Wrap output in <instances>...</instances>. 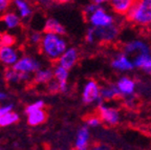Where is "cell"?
Segmentation results:
<instances>
[{
	"label": "cell",
	"mask_w": 151,
	"mask_h": 150,
	"mask_svg": "<svg viewBox=\"0 0 151 150\" xmlns=\"http://www.w3.org/2000/svg\"><path fill=\"white\" fill-rule=\"evenodd\" d=\"M67 48L68 44L64 37L50 33L43 34L42 41L40 43V49L43 56L48 60L57 62Z\"/></svg>",
	"instance_id": "cell-1"
},
{
	"label": "cell",
	"mask_w": 151,
	"mask_h": 150,
	"mask_svg": "<svg viewBox=\"0 0 151 150\" xmlns=\"http://www.w3.org/2000/svg\"><path fill=\"white\" fill-rule=\"evenodd\" d=\"M130 21L139 26L151 25V0L134 1L127 14Z\"/></svg>",
	"instance_id": "cell-2"
},
{
	"label": "cell",
	"mask_w": 151,
	"mask_h": 150,
	"mask_svg": "<svg viewBox=\"0 0 151 150\" xmlns=\"http://www.w3.org/2000/svg\"><path fill=\"white\" fill-rule=\"evenodd\" d=\"M97 115L100 118L101 122L105 123L108 126H116L120 123V110L114 106L110 105V104L101 102L97 105Z\"/></svg>",
	"instance_id": "cell-3"
},
{
	"label": "cell",
	"mask_w": 151,
	"mask_h": 150,
	"mask_svg": "<svg viewBox=\"0 0 151 150\" xmlns=\"http://www.w3.org/2000/svg\"><path fill=\"white\" fill-rule=\"evenodd\" d=\"M90 26L93 28H102L116 23V18L104 6L99 7L90 16L87 17Z\"/></svg>",
	"instance_id": "cell-4"
},
{
	"label": "cell",
	"mask_w": 151,
	"mask_h": 150,
	"mask_svg": "<svg viewBox=\"0 0 151 150\" xmlns=\"http://www.w3.org/2000/svg\"><path fill=\"white\" fill-rule=\"evenodd\" d=\"M101 85L96 80H88L82 88V101L86 105L92 104H100L102 102L101 94Z\"/></svg>",
	"instance_id": "cell-5"
},
{
	"label": "cell",
	"mask_w": 151,
	"mask_h": 150,
	"mask_svg": "<svg viewBox=\"0 0 151 150\" xmlns=\"http://www.w3.org/2000/svg\"><path fill=\"white\" fill-rule=\"evenodd\" d=\"M12 68L19 73L32 75L41 68V62L38 59L33 58L32 56L24 55L19 58L18 61L12 66Z\"/></svg>",
	"instance_id": "cell-6"
},
{
	"label": "cell",
	"mask_w": 151,
	"mask_h": 150,
	"mask_svg": "<svg viewBox=\"0 0 151 150\" xmlns=\"http://www.w3.org/2000/svg\"><path fill=\"white\" fill-rule=\"evenodd\" d=\"M116 86L120 92L121 98L124 100L134 99L135 92H137V82L129 76H122L116 80Z\"/></svg>",
	"instance_id": "cell-7"
},
{
	"label": "cell",
	"mask_w": 151,
	"mask_h": 150,
	"mask_svg": "<svg viewBox=\"0 0 151 150\" xmlns=\"http://www.w3.org/2000/svg\"><path fill=\"white\" fill-rule=\"evenodd\" d=\"M123 53L129 56L130 58L131 57L134 58L139 55L151 54V48L146 41L141 39H134L125 43V45L123 47Z\"/></svg>",
	"instance_id": "cell-8"
},
{
	"label": "cell",
	"mask_w": 151,
	"mask_h": 150,
	"mask_svg": "<svg viewBox=\"0 0 151 150\" xmlns=\"http://www.w3.org/2000/svg\"><path fill=\"white\" fill-rule=\"evenodd\" d=\"M94 35H96V41H99L101 43H111L118 39L120 35V28L116 23L106 27L94 28Z\"/></svg>",
	"instance_id": "cell-9"
},
{
	"label": "cell",
	"mask_w": 151,
	"mask_h": 150,
	"mask_svg": "<svg viewBox=\"0 0 151 150\" xmlns=\"http://www.w3.org/2000/svg\"><path fill=\"white\" fill-rule=\"evenodd\" d=\"M110 65L114 71H120V73H128L134 68L132 58H130L124 53H119L113 57Z\"/></svg>",
	"instance_id": "cell-10"
},
{
	"label": "cell",
	"mask_w": 151,
	"mask_h": 150,
	"mask_svg": "<svg viewBox=\"0 0 151 150\" xmlns=\"http://www.w3.org/2000/svg\"><path fill=\"white\" fill-rule=\"evenodd\" d=\"M79 50L76 47H68L65 52L62 54V56L58 59L57 65L65 68L67 71H70L71 68L77 64L79 61Z\"/></svg>",
	"instance_id": "cell-11"
},
{
	"label": "cell",
	"mask_w": 151,
	"mask_h": 150,
	"mask_svg": "<svg viewBox=\"0 0 151 150\" xmlns=\"http://www.w3.org/2000/svg\"><path fill=\"white\" fill-rule=\"evenodd\" d=\"M90 148V130L85 125L81 126L76 133L75 149L88 150Z\"/></svg>",
	"instance_id": "cell-12"
},
{
	"label": "cell",
	"mask_w": 151,
	"mask_h": 150,
	"mask_svg": "<svg viewBox=\"0 0 151 150\" xmlns=\"http://www.w3.org/2000/svg\"><path fill=\"white\" fill-rule=\"evenodd\" d=\"M20 53L14 46H0V62L12 67L20 58Z\"/></svg>",
	"instance_id": "cell-13"
},
{
	"label": "cell",
	"mask_w": 151,
	"mask_h": 150,
	"mask_svg": "<svg viewBox=\"0 0 151 150\" xmlns=\"http://www.w3.org/2000/svg\"><path fill=\"white\" fill-rule=\"evenodd\" d=\"M52 74H54V80H56L60 86V92H67L68 90V77L69 71L65 68L61 67L59 65H56L52 68Z\"/></svg>",
	"instance_id": "cell-14"
},
{
	"label": "cell",
	"mask_w": 151,
	"mask_h": 150,
	"mask_svg": "<svg viewBox=\"0 0 151 150\" xmlns=\"http://www.w3.org/2000/svg\"><path fill=\"white\" fill-rule=\"evenodd\" d=\"M31 75L27 74H22L16 71L12 67L6 68L4 71V80L7 83L11 84H18V83H24L31 80Z\"/></svg>",
	"instance_id": "cell-15"
},
{
	"label": "cell",
	"mask_w": 151,
	"mask_h": 150,
	"mask_svg": "<svg viewBox=\"0 0 151 150\" xmlns=\"http://www.w3.org/2000/svg\"><path fill=\"white\" fill-rule=\"evenodd\" d=\"M100 94H101L102 102H105V103L114 101L116 99L121 98L120 92H119L116 84H112V83H109V84H105L104 86H101Z\"/></svg>",
	"instance_id": "cell-16"
},
{
	"label": "cell",
	"mask_w": 151,
	"mask_h": 150,
	"mask_svg": "<svg viewBox=\"0 0 151 150\" xmlns=\"http://www.w3.org/2000/svg\"><path fill=\"white\" fill-rule=\"evenodd\" d=\"M43 30H44V33L55 34V35H59V36H62V37L66 34L65 26H64L59 20H57L56 18L46 19Z\"/></svg>",
	"instance_id": "cell-17"
},
{
	"label": "cell",
	"mask_w": 151,
	"mask_h": 150,
	"mask_svg": "<svg viewBox=\"0 0 151 150\" xmlns=\"http://www.w3.org/2000/svg\"><path fill=\"white\" fill-rule=\"evenodd\" d=\"M15 9L17 11V15L20 17V19L23 20H27L28 18H31L33 15V9H32L31 4L27 1L24 0H15L13 1Z\"/></svg>",
	"instance_id": "cell-18"
},
{
	"label": "cell",
	"mask_w": 151,
	"mask_h": 150,
	"mask_svg": "<svg viewBox=\"0 0 151 150\" xmlns=\"http://www.w3.org/2000/svg\"><path fill=\"white\" fill-rule=\"evenodd\" d=\"M132 61H133L134 67L151 76V54L139 55V56L132 58Z\"/></svg>",
	"instance_id": "cell-19"
},
{
	"label": "cell",
	"mask_w": 151,
	"mask_h": 150,
	"mask_svg": "<svg viewBox=\"0 0 151 150\" xmlns=\"http://www.w3.org/2000/svg\"><path fill=\"white\" fill-rule=\"evenodd\" d=\"M110 6L113 12L118 15H127L134 3L133 0H112Z\"/></svg>",
	"instance_id": "cell-20"
},
{
	"label": "cell",
	"mask_w": 151,
	"mask_h": 150,
	"mask_svg": "<svg viewBox=\"0 0 151 150\" xmlns=\"http://www.w3.org/2000/svg\"><path fill=\"white\" fill-rule=\"evenodd\" d=\"M0 20L7 30H15L21 25V19L16 12H6L0 17Z\"/></svg>",
	"instance_id": "cell-21"
},
{
	"label": "cell",
	"mask_w": 151,
	"mask_h": 150,
	"mask_svg": "<svg viewBox=\"0 0 151 150\" xmlns=\"http://www.w3.org/2000/svg\"><path fill=\"white\" fill-rule=\"evenodd\" d=\"M54 79L52 68H40L34 74L33 81L36 84H47Z\"/></svg>",
	"instance_id": "cell-22"
},
{
	"label": "cell",
	"mask_w": 151,
	"mask_h": 150,
	"mask_svg": "<svg viewBox=\"0 0 151 150\" xmlns=\"http://www.w3.org/2000/svg\"><path fill=\"white\" fill-rule=\"evenodd\" d=\"M47 119V113L45 110H37L27 115V124L29 126H39L43 124Z\"/></svg>",
	"instance_id": "cell-23"
},
{
	"label": "cell",
	"mask_w": 151,
	"mask_h": 150,
	"mask_svg": "<svg viewBox=\"0 0 151 150\" xmlns=\"http://www.w3.org/2000/svg\"><path fill=\"white\" fill-rule=\"evenodd\" d=\"M20 117L16 111H11L0 119V127H9L19 122Z\"/></svg>",
	"instance_id": "cell-24"
},
{
	"label": "cell",
	"mask_w": 151,
	"mask_h": 150,
	"mask_svg": "<svg viewBox=\"0 0 151 150\" xmlns=\"http://www.w3.org/2000/svg\"><path fill=\"white\" fill-rule=\"evenodd\" d=\"M104 3H105V1H103V0H94L92 2L87 3V4L83 7V13H84L85 17L87 18L88 16H90L94 11H97L99 7L103 6Z\"/></svg>",
	"instance_id": "cell-25"
},
{
	"label": "cell",
	"mask_w": 151,
	"mask_h": 150,
	"mask_svg": "<svg viewBox=\"0 0 151 150\" xmlns=\"http://www.w3.org/2000/svg\"><path fill=\"white\" fill-rule=\"evenodd\" d=\"M44 106H45L44 101L39 100V101H36V102H34V103L26 106L25 109H24V112H25V115H29V113L35 112V111H37V110H41V109H43Z\"/></svg>",
	"instance_id": "cell-26"
},
{
	"label": "cell",
	"mask_w": 151,
	"mask_h": 150,
	"mask_svg": "<svg viewBox=\"0 0 151 150\" xmlns=\"http://www.w3.org/2000/svg\"><path fill=\"white\" fill-rule=\"evenodd\" d=\"M16 41L15 36L11 34H2L0 38V46H14Z\"/></svg>",
	"instance_id": "cell-27"
},
{
	"label": "cell",
	"mask_w": 151,
	"mask_h": 150,
	"mask_svg": "<svg viewBox=\"0 0 151 150\" xmlns=\"http://www.w3.org/2000/svg\"><path fill=\"white\" fill-rule=\"evenodd\" d=\"M101 120L97 115H92L86 118L85 120V126L88 128H97L101 125Z\"/></svg>",
	"instance_id": "cell-28"
},
{
	"label": "cell",
	"mask_w": 151,
	"mask_h": 150,
	"mask_svg": "<svg viewBox=\"0 0 151 150\" xmlns=\"http://www.w3.org/2000/svg\"><path fill=\"white\" fill-rule=\"evenodd\" d=\"M42 37L43 34H41L40 32H32L28 36V41L33 45H40L41 41H42Z\"/></svg>",
	"instance_id": "cell-29"
},
{
	"label": "cell",
	"mask_w": 151,
	"mask_h": 150,
	"mask_svg": "<svg viewBox=\"0 0 151 150\" xmlns=\"http://www.w3.org/2000/svg\"><path fill=\"white\" fill-rule=\"evenodd\" d=\"M46 88L48 90L50 94H57V92H60V86L58 84L56 80L52 79L50 82H48L46 84Z\"/></svg>",
	"instance_id": "cell-30"
},
{
	"label": "cell",
	"mask_w": 151,
	"mask_h": 150,
	"mask_svg": "<svg viewBox=\"0 0 151 150\" xmlns=\"http://www.w3.org/2000/svg\"><path fill=\"white\" fill-rule=\"evenodd\" d=\"M14 109V104L13 103H5V104H1L0 105V119L5 115L6 113L11 112Z\"/></svg>",
	"instance_id": "cell-31"
},
{
	"label": "cell",
	"mask_w": 151,
	"mask_h": 150,
	"mask_svg": "<svg viewBox=\"0 0 151 150\" xmlns=\"http://www.w3.org/2000/svg\"><path fill=\"white\" fill-rule=\"evenodd\" d=\"M85 41L87 43H94L96 42V35H94V28L90 26L85 34Z\"/></svg>",
	"instance_id": "cell-32"
},
{
	"label": "cell",
	"mask_w": 151,
	"mask_h": 150,
	"mask_svg": "<svg viewBox=\"0 0 151 150\" xmlns=\"http://www.w3.org/2000/svg\"><path fill=\"white\" fill-rule=\"evenodd\" d=\"M11 3L12 2L9 0H0V16H2L3 14L9 12Z\"/></svg>",
	"instance_id": "cell-33"
},
{
	"label": "cell",
	"mask_w": 151,
	"mask_h": 150,
	"mask_svg": "<svg viewBox=\"0 0 151 150\" xmlns=\"http://www.w3.org/2000/svg\"><path fill=\"white\" fill-rule=\"evenodd\" d=\"M88 150H111V149L107 145H105V144L99 143V144H94V145L90 146V148Z\"/></svg>",
	"instance_id": "cell-34"
},
{
	"label": "cell",
	"mask_w": 151,
	"mask_h": 150,
	"mask_svg": "<svg viewBox=\"0 0 151 150\" xmlns=\"http://www.w3.org/2000/svg\"><path fill=\"white\" fill-rule=\"evenodd\" d=\"M7 98H9L7 94H5V92H0V102L5 101V100H6Z\"/></svg>",
	"instance_id": "cell-35"
},
{
	"label": "cell",
	"mask_w": 151,
	"mask_h": 150,
	"mask_svg": "<svg viewBox=\"0 0 151 150\" xmlns=\"http://www.w3.org/2000/svg\"><path fill=\"white\" fill-rule=\"evenodd\" d=\"M1 35H2V34H1V32H0V38H1Z\"/></svg>",
	"instance_id": "cell-36"
},
{
	"label": "cell",
	"mask_w": 151,
	"mask_h": 150,
	"mask_svg": "<svg viewBox=\"0 0 151 150\" xmlns=\"http://www.w3.org/2000/svg\"><path fill=\"white\" fill-rule=\"evenodd\" d=\"M71 150H77V149H75V148H73V149H71Z\"/></svg>",
	"instance_id": "cell-37"
},
{
	"label": "cell",
	"mask_w": 151,
	"mask_h": 150,
	"mask_svg": "<svg viewBox=\"0 0 151 150\" xmlns=\"http://www.w3.org/2000/svg\"><path fill=\"white\" fill-rule=\"evenodd\" d=\"M0 150H3V149H0Z\"/></svg>",
	"instance_id": "cell-38"
}]
</instances>
